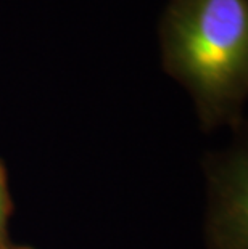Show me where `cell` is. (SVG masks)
Listing matches in <instances>:
<instances>
[{
    "instance_id": "6da1fadb",
    "label": "cell",
    "mask_w": 248,
    "mask_h": 249,
    "mask_svg": "<svg viewBox=\"0 0 248 249\" xmlns=\"http://www.w3.org/2000/svg\"><path fill=\"white\" fill-rule=\"evenodd\" d=\"M163 70L192 95L205 130L239 127L248 92V0H170Z\"/></svg>"
},
{
    "instance_id": "7a4b0ae2",
    "label": "cell",
    "mask_w": 248,
    "mask_h": 249,
    "mask_svg": "<svg viewBox=\"0 0 248 249\" xmlns=\"http://www.w3.org/2000/svg\"><path fill=\"white\" fill-rule=\"evenodd\" d=\"M13 214V199L8 187L7 167L0 160V245L12 243L8 236L10 217Z\"/></svg>"
},
{
    "instance_id": "3957f363",
    "label": "cell",
    "mask_w": 248,
    "mask_h": 249,
    "mask_svg": "<svg viewBox=\"0 0 248 249\" xmlns=\"http://www.w3.org/2000/svg\"><path fill=\"white\" fill-rule=\"evenodd\" d=\"M0 249H34V248H29V246H18V245H13V243H7V245H0Z\"/></svg>"
}]
</instances>
